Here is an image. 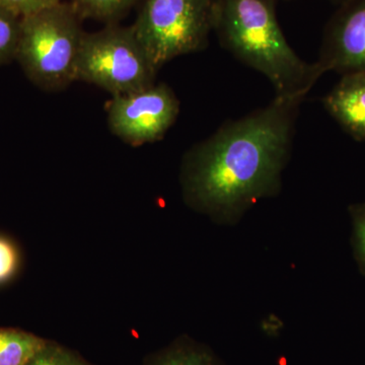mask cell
Listing matches in <instances>:
<instances>
[{"mask_svg":"<svg viewBox=\"0 0 365 365\" xmlns=\"http://www.w3.org/2000/svg\"><path fill=\"white\" fill-rule=\"evenodd\" d=\"M304 98H278L228 122L185 155V202L217 222H237L253 204L277 193Z\"/></svg>","mask_w":365,"mask_h":365,"instance_id":"obj_1","label":"cell"},{"mask_svg":"<svg viewBox=\"0 0 365 365\" xmlns=\"http://www.w3.org/2000/svg\"><path fill=\"white\" fill-rule=\"evenodd\" d=\"M275 0H218L215 31L222 45L272 83L278 98H304L325 73L295 54L281 31Z\"/></svg>","mask_w":365,"mask_h":365,"instance_id":"obj_2","label":"cell"},{"mask_svg":"<svg viewBox=\"0 0 365 365\" xmlns=\"http://www.w3.org/2000/svg\"><path fill=\"white\" fill-rule=\"evenodd\" d=\"M85 31L71 4L60 1L21 18L16 60L31 83L45 91L76 81Z\"/></svg>","mask_w":365,"mask_h":365,"instance_id":"obj_3","label":"cell"},{"mask_svg":"<svg viewBox=\"0 0 365 365\" xmlns=\"http://www.w3.org/2000/svg\"><path fill=\"white\" fill-rule=\"evenodd\" d=\"M157 73L133 26L112 24L83 34L76 81L98 86L116 97L155 85Z\"/></svg>","mask_w":365,"mask_h":365,"instance_id":"obj_4","label":"cell"},{"mask_svg":"<svg viewBox=\"0 0 365 365\" xmlns=\"http://www.w3.org/2000/svg\"><path fill=\"white\" fill-rule=\"evenodd\" d=\"M218 0H145L133 24L157 71L182 55L205 49Z\"/></svg>","mask_w":365,"mask_h":365,"instance_id":"obj_5","label":"cell"},{"mask_svg":"<svg viewBox=\"0 0 365 365\" xmlns=\"http://www.w3.org/2000/svg\"><path fill=\"white\" fill-rule=\"evenodd\" d=\"M106 111L110 131L138 148L165 135L179 116L180 102L169 86L155 83L136 93L112 97Z\"/></svg>","mask_w":365,"mask_h":365,"instance_id":"obj_6","label":"cell"},{"mask_svg":"<svg viewBox=\"0 0 365 365\" xmlns=\"http://www.w3.org/2000/svg\"><path fill=\"white\" fill-rule=\"evenodd\" d=\"M318 63L326 72L365 73V0H350L327 30Z\"/></svg>","mask_w":365,"mask_h":365,"instance_id":"obj_7","label":"cell"},{"mask_svg":"<svg viewBox=\"0 0 365 365\" xmlns=\"http://www.w3.org/2000/svg\"><path fill=\"white\" fill-rule=\"evenodd\" d=\"M324 107L348 134L365 140V73H346L324 98Z\"/></svg>","mask_w":365,"mask_h":365,"instance_id":"obj_8","label":"cell"},{"mask_svg":"<svg viewBox=\"0 0 365 365\" xmlns=\"http://www.w3.org/2000/svg\"><path fill=\"white\" fill-rule=\"evenodd\" d=\"M47 342L26 331L0 328V365H25Z\"/></svg>","mask_w":365,"mask_h":365,"instance_id":"obj_9","label":"cell"},{"mask_svg":"<svg viewBox=\"0 0 365 365\" xmlns=\"http://www.w3.org/2000/svg\"><path fill=\"white\" fill-rule=\"evenodd\" d=\"M138 0H72L71 6L81 21L116 24L128 13Z\"/></svg>","mask_w":365,"mask_h":365,"instance_id":"obj_10","label":"cell"},{"mask_svg":"<svg viewBox=\"0 0 365 365\" xmlns=\"http://www.w3.org/2000/svg\"><path fill=\"white\" fill-rule=\"evenodd\" d=\"M145 365H217L205 350L194 345L180 344L158 353Z\"/></svg>","mask_w":365,"mask_h":365,"instance_id":"obj_11","label":"cell"},{"mask_svg":"<svg viewBox=\"0 0 365 365\" xmlns=\"http://www.w3.org/2000/svg\"><path fill=\"white\" fill-rule=\"evenodd\" d=\"M21 16L0 4V66L16 60Z\"/></svg>","mask_w":365,"mask_h":365,"instance_id":"obj_12","label":"cell"},{"mask_svg":"<svg viewBox=\"0 0 365 365\" xmlns=\"http://www.w3.org/2000/svg\"><path fill=\"white\" fill-rule=\"evenodd\" d=\"M25 365H93L78 353L48 340L47 344Z\"/></svg>","mask_w":365,"mask_h":365,"instance_id":"obj_13","label":"cell"},{"mask_svg":"<svg viewBox=\"0 0 365 365\" xmlns=\"http://www.w3.org/2000/svg\"><path fill=\"white\" fill-rule=\"evenodd\" d=\"M353 248L355 258L365 275V202L352 206Z\"/></svg>","mask_w":365,"mask_h":365,"instance_id":"obj_14","label":"cell"},{"mask_svg":"<svg viewBox=\"0 0 365 365\" xmlns=\"http://www.w3.org/2000/svg\"><path fill=\"white\" fill-rule=\"evenodd\" d=\"M19 266V253L14 245L0 237V283L11 279Z\"/></svg>","mask_w":365,"mask_h":365,"instance_id":"obj_15","label":"cell"},{"mask_svg":"<svg viewBox=\"0 0 365 365\" xmlns=\"http://www.w3.org/2000/svg\"><path fill=\"white\" fill-rule=\"evenodd\" d=\"M60 1L61 0H0V4L23 18Z\"/></svg>","mask_w":365,"mask_h":365,"instance_id":"obj_16","label":"cell"},{"mask_svg":"<svg viewBox=\"0 0 365 365\" xmlns=\"http://www.w3.org/2000/svg\"><path fill=\"white\" fill-rule=\"evenodd\" d=\"M342 1L344 2V4H346V2L350 1V0H342Z\"/></svg>","mask_w":365,"mask_h":365,"instance_id":"obj_17","label":"cell"}]
</instances>
